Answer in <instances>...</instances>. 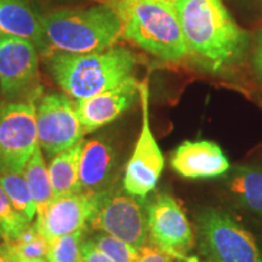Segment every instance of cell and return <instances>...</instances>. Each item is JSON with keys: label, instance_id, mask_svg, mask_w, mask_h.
Masks as SVG:
<instances>
[{"label": "cell", "instance_id": "6da1fadb", "mask_svg": "<svg viewBox=\"0 0 262 262\" xmlns=\"http://www.w3.org/2000/svg\"><path fill=\"white\" fill-rule=\"evenodd\" d=\"M175 8L187 56L193 61L210 72L242 61L249 47V35L221 0H178Z\"/></svg>", "mask_w": 262, "mask_h": 262}, {"label": "cell", "instance_id": "7a4b0ae2", "mask_svg": "<svg viewBox=\"0 0 262 262\" xmlns=\"http://www.w3.org/2000/svg\"><path fill=\"white\" fill-rule=\"evenodd\" d=\"M52 79L74 101L117 86L133 77L137 57L124 47L88 54L54 51L45 55Z\"/></svg>", "mask_w": 262, "mask_h": 262}, {"label": "cell", "instance_id": "3957f363", "mask_svg": "<svg viewBox=\"0 0 262 262\" xmlns=\"http://www.w3.org/2000/svg\"><path fill=\"white\" fill-rule=\"evenodd\" d=\"M47 54H88L114 47L123 37V24L110 3L84 9H64L40 16ZM44 55V56H45Z\"/></svg>", "mask_w": 262, "mask_h": 262}, {"label": "cell", "instance_id": "277c9868", "mask_svg": "<svg viewBox=\"0 0 262 262\" xmlns=\"http://www.w3.org/2000/svg\"><path fill=\"white\" fill-rule=\"evenodd\" d=\"M123 24V37L164 62L187 57L175 3L110 0Z\"/></svg>", "mask_w": 262, "mask_h": 262}, {"label": "cell", "instance_id": "5b68a950", "mask_svg": "<svg viewBox=\"0 0 262 262\" xmlns=\"http://www.w3.org/2000/svg\"><path fill=\"white\" fill-rule=\"evenodd\" d=\"M89 227L141 249L149 241L145 199L112 187L97 193Z\"/></svg>", "mask_w": 262, "mask_h": 262}, {"label": "cell", "instance_id": "8992f818", "mask_svg": "<svg viewBox=\"0 0 262 262\" xmlns=\"http://www.w3.org/2000/svg\"><path fill=\"white\" fill-rule=\"evenodd\" d=\"M196 226L202 251L214 262H262L254 235L226 212L204 210Z\"/></svg>", "mask_w": 262, "mask_h": 262}, {"label": "cell", "instance_id": "52a82bcc", "mask_svg": "<svg viewBox=\"0 0 262 262\" xmlns=\"http://www.w3.org/2000/svg\"><path fill=\"white\" fill-rule=\"evenodd\" d=\"M38 98L0 102V172L24 171L39 146L35 120Z\"/></svg>", "mask_w": 262, "mask_h": 262}, {"label": "cell", "instance_id": "ba28073f", "mask_svg": "<svg viewBox=\"0 0 262 262\" xmlns=\"http://www.w3.org/2000/svg\"><path fill=\"white\" fill-rule=\"evenodd\" d=\"M35 120L39 147L48 158L74 146L85 135L77 102L66 94L44 95L37 104Z\"/></svg>", "mask_w": 262, "mask_h": 262}, {"label": "cell", "instance_id": "9c48e42d", "mask_svg": "<svg viewBox=\"0 0 262 262\" xmlns=\"http://www.w3.org/2000/svg\"><path fill=\"white\" fill-rule=\"evenodd\" d=\"M38 68L34 42L6 34L0 42V94L6 101L39 97Z\"/></svg>", "mask_w": 262, "mask_h": 262}, {"label": "cell", "instance_id": "30bf717a", "mask_svg": "<svg viewBox=\"0 0 262 262\" xmlns=\"http://www.w3.org/2000/svg\"><path fill=\"white\" fill-rule=\"evenodd\" d=\"M142 124L139 139L126 164L123 188L130 194L146 199L156 188L164 169V156L160 150L149 124L148 88L140 84Z\"/></svg>", "mask_w": 262, "mask_h": 262}, {"label": "cell", "instance_id": "8fae6325", "mask_svg": "<svg viewBox=\"0 0 262 262\" xmlns=\"http://www.w3.org/2000/svg\"><path fill=\"white\" fill-rule=\"evenodd\" d=\"M149 242L173 258L185 260L194 244L187 216L175 198L159 193L146 204Z\"/></svg>", "mask_w": 262, "mask_h": 262}, {"label": "cell", "instance_id": "7c38bea8", "mask_svg": "<svg viewBox=\"0 0 262 262\" xmlns=\"http://www.w3.org/2000/svg\"><path fill=\"white\" fill-rule=\"evenodd\" d=\"M96 194L73 193L56 196L37 211L34 224L48 241L85 231L95 208Z\"/></svg>", "mask_w": 262, "mask_h": 262}, {"label": "cell", "instance_id": "4fadbf2b", "mask_svg": "<svg viewBox=\"0 0 262 262\" xmlns=\"http://www.w3.org/2000/svg\"><path fill=\"white\" fill-rule=\"evenodd\" d=\"M137 94H140V84L130 77L112 89L75 101L84 133H94L118 119L133 106Z\"/></svg>", "mask_w": 262, "mask_h": 262}, {"label": "cell", "instance_id": "5bb4252c", "mask_svg": "<svg viewBox=\"0 0 262 262\" xmlns=\"http://www.w3.org/2000/svg\"><path fill=\"white\" fill-rule=\"evenodd\" d=\"M173 171L185 179H214L228 171L229 162L212 141H185L170 159Z\"/></svg>", "mask_w": 262, "mask_h": 262}, {"label": "cell", "instance_id": "9a60e30c", "mask_svg": "<svg viewBox=\"0 0 262 262\" xmlns=\"http://www.w3.org/2000/svg\"><path fill=\"white\" fill-rule=\"evenodd\" d=\"M117 155L112 143L102 137L84 140L79 162V192L97 194L113 187Z\"/></svg>", "mask_w": 262, "mask_h": 262}, {"label": "cell", "instance_id": "2e32d148", "mask_svg": "<svg viewBox=\"0 0 262 262\" xmlns=\"http://www.w3.org/2000/svg\"><path fill=\"white\" fill-rule=\"evenodd\" d=\"M0 28L5 34L31 40L47 54L40 16L26 0H0Z\"/></svg>", "mask_w": 262, "mask_h": 262}, {"label": "cell", "instance_id": "e0dca14e", "mask_svg": "<svg viewBox=\"0 0 262 262\" xmlns=\"http://www.w3.org/2000/svg\"><path fill=\"white\" fill-rule=\"evenodd\" d=\"M84 139L52 157L48 170L54 198L79 192V162Z\"/></svg>", "mask_w": 262, "mask_h": 262}, {"label": "cell", "instance_id": "ac0fdd59", "mask_svg": "<svg viewBox=\"0 0 262 262\" xmlns=\"http://www.w3.org/2000/svg\"><path fill=\"white\" fill-rule=\"evenodd\" d=\"M228 189L242 208L262 217V169L256 166H239L228 181Z\"/></svg>", "mask_w": 262, "mask_h": 262}, {"label": "cell", "instance_id": "d6986e66", "mask_svg": "<svg viewBox=\"0 0 262 262\" xmlns=\"http://www.w3.org/2000/svg\"><path fill=\"white\" fill-rule=\"evenodd\" d=\"M4 243L12 262H47L49 241L33 222L17 238Z\"/></svg>", "mask_w": 262, "mask_h": 262}, {"label": "cell", "instance_id": "ffe728a7", "mask_svg": "<svg viewBox=\"0 0 262 262\" xmlns=\"http://www.w3.org/2000/svg\"><path fill=\"white\" fill-rule=\"evenodd\" d=\"M22 172L31 188L35 205H37V211L40 210L42 206L47 205L54 198L49 170L40 147L38 146L35 148L31 158L26 163Z\"/></svg>", "mask_w": 262, "mask_h": 262}, {"label": "cell", "instance_id": "44dd1931", "mask_svg": "<svg viewBox=\"0 0 262 262\" xmlns=\"http://www.w3.org/2000/svg\"><path fill=\"white\" fill-rule=\"evenodd\" d=\"M0 183L16 210L28 222H33L37 215V205L24 172H0Z\"/></svg>", "mask_w": 262, "mask_h": 262}, {"label": "cell", "instance_id": "7402d4cb", "mask_svg": "<svg viewBox=\"0 0 262 262\" xmlns=\"http://www.w3.org/2000/svg\"><path fill=\"white\" fill-rule=\"evenodd\" d=\"M84 231L62 235L49 241L47 262H81Z\"/></svg>", "mask_w": 262, "mask_h": 262}, {"label": "cell", "instance_id": "603a6c76", "mask_svg": "<svg viewBox=\"0 0 262 262\" xmlns=\"http://www.w3.org/2000/svg\"><path fill=\"white\" fill-rule=\"evenodd\" d=\"M31 224L16 210L0 183V238L3 242H11L22 233Z\"/></svg>", "mask_w": 262, "mask_h": 262}, {"label": "cell", "instance_id": "cb8c5ba5", "mask_svg": "<svg viewBox=\"0 0 262 262\" xmlns=\"http://www.w3.org/2000/svg\"><path fill=\"white\" fill-rule=\"evenodd\" d=\"M89 238L113 262H135L139 256L140 249L134 248L133 245L122 239L113 237L104 232L95 231V233Z\"/></svg>", "mask_w": 262, "mask_h": 262}, {"label": "cell", "instance_id": "d4e9b609", "mask_svg": "<svg viewBox=\"0 0 262 262\" xmlns=\"http://www.w3.org/2000/svg\"><path fill=\"white\" fill-rule=\"evenodd\" d=\"M172 260L173 257L148 241L139 250V256L135 262H171Z\"/></svg>", "mask_w": 262, "mask_h": 262}, {"label": "cell", "instance_id": "484cf974", "mask_svg": "<svg viewBox=\"0 0 262 262\" xmlns=\"http://www.w3.org/2000/svg\"><path fill=\"white\" fill-rule=\"evenodd\" d=\"M81 262H113L93 243L90 238L81 243Z\"/></svg>", "mask_w": 262, "mask_h": 262}, {"label": "cell", "instance_id": "4316f807", "mask_svg": "<svg viewBox=\"0 0 262 262\" xmlns=\"http://www.w3.org/2000/svg\"><path fill=\"white\" fill-rule=\"evenodd\" d=\"M254 67L258 74L261 75L262 78V31L260 34H258L257 40H256V47H255L254 51Z\"/></svg>", "mask_w": 262, "mask_h": 262}, {"label": "cell", "instance_id": "83f0119b", "mask_svg": "<svg viewBox=\"0 0 262 262\" xmlns=\"http://www.w3.org/2000/svg\"><path fill=\"white\" fill-rule=\"evenodd\" d=\"M0 262H11L8 248H6L4 242H2V243H0Z\"/></svg>", "mask_w": 262, "mask_h": 262}, {"label": "cell", "instance_id": "f1b7e54d", "mask_svg": "<svg viewBox=\"0 0 262 262\" xmlns=\"http://www.w3.org/2000/svg\"><path fill=\"white\" fill-rule=\"evenodd\" d=\"M185 262H201V261H199L198 257H195V256H189V257H186V258H185Z\"/></svg>", "mask_w": 262, "mask_h": 262}, {"label": "cell", "instance_id": "f546056e", "mask_svg": "<svg viewBox=\"0 0 262 262\" xmlns=\"http://www.w3.org/2000/svg\"><path fill=\"white\" fill-rule=\"evenodd\" d=\"M5 33L4 32H3L2 31V28H0V42H2L3 41V39H4V37H5Z\"/></svg>", "mask_w": 262, "mask_h": 262}, {"label": "cell", "instance_id": "4dcf8cb0", "mask_svg": "<svg viewBox=\"0 0 262 262\" xmlns=\"http://www.w3.org/2000/svg\"><path fill=\"white\" fill-rule=\"evenodd\" d=\"M158 2H169V3H176L178 0H158Z\"/></svg>", "mask_w": 262, "mask_h": 262}, {"label": "cell", "instance_id": "1f68e13d", "mask_svg": "<svg viewBox=\"0 0 262 262\" xmlns=\"http://www.w3.org/2000/svg\"><path fill=\"white\" fill-rule=\"evenodd\" d=\"M171 262H185V260H179V258H173Z\"/></svg>", "mask_w": 262, "mask_h": 262}, {"label": "cell", "instance_id": "d6a6232c", "mask_svg": "<svg viewBox=\"0 0 262 262\" xmlns=\"http://www.w3.org/2000/svg\"><path fill=\"white\" fill-rule=\"evenodd\" d=\"M100 2H107L108 3V2H110V0H100Z\"/></svg>", "mask_w": 262, "mask_h": 262}, {"label": "cell", "instance_id": "836d02e7", "mask_svg": "<svg viewBox=\"0 0 262 262\" xmlns=\"http://www.w3.org/2000/svg\"><path fill=\"white\" fill-rule=\"evenodd\" d=\"M2 242H3V241H2V238H0V243H2Z\"/></svg>", "mask_w": 262, "mask_h": 262}, {"label": "cell", "instance_id": "e575fe53", "mask_svg": "<svg viewBox=\"0 0 262 262\" xmlns=\"http://www.w3.org/2000/svg\"><path fill=\"white\" fill-rule=\"evenodd\" d=\"M11 262H12V261H11Z\"/></svg>", "mask_w": 262, "mask_h": 262}]
</instances>
